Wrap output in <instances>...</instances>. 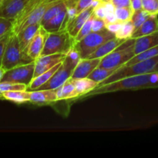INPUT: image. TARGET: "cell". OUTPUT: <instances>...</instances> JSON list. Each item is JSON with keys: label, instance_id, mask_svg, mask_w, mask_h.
I'll list each match as a JSON object with an SVG mask.
<instances>
[{"label": "cell", "instance_id": "cell-1", "mask_svg": "<svg viewBox=\"0 0 158 158\" xmlns=\"http://www.w3.org/2000/svg\"><path fill=\"white\" fill-rule=\"evenodd\" d=\"M151 73L133 76L116 80L112 83L102 86H97L85 96H92L96 94L112 93L121 90H135V89L156 88L151 80Z\"/></svg>", "mask_w": 158, "mask_h": 158}, {"label": "cell", "instance_id": "cell-2", "mask_svg": "<svg viewBox=\"0 0 158 158\" xmlns=\"http://www.w3.org/2000/svg\"><path fill=\"white\" fill-rule=\"evenodd\" d=\"M156 72H158V56L143 60V61L138 62L134 64L123 65L116 69L111 76L103 80L98 86L108 84V83H112L116 80L126 78V77Z\"/></svg>", "mask_w": 158, "mask_h": 158}, {"label": "cell", "instance_id": "cell-3", "mask_svg": "<svg viewBox=\"0 0 158 158\" xmlns=\"http://www.w3.org/2000/svg\"><path fill=\"white\" fill-rule=\"evenodd\" d=\"M135 39L125 40L114 51L101 59L98 67L117 69L125 65L135 56Z\"/></svg>", "mask_w": 158, "mask_h": 158}, {"label": "cell", "instance_id": "cell-4", "mask_svg": "<svg viewBox=\"0 0 158 158\" xmlns=\"http://www.w3.org/2000/svg\"><path fill=\"white\" fill-rule=\"evenodd\" d=\"M35 60H32L26 52L21 50L16 34L12 32L5 49L2 67L5 70H8L15 66L27 64Z\"/></svg>", "mask_w": 158, "mask_h": 158}, {"label": "cell", "instance_id": "cell-5", "mask_svg": "<svg viewBox=\"0 0 158 158\" xmlns=\"http://www.w3.org/2000/svg\"><path fill=\"white\" fill-rule=\"evenodd\" d=\"M74 45V38L67 29L50 32L46 38L41 56L51 54H67Z\"/></svg>", "mask_w": 158, "mask_h": 158}, {"label": "cell", "instance_id": "cell-6", "mask_svg": "<svg viewBox=\"0 0 158 158\" xmlns=\"http://www.w3.org/2000/svg\"><path fill=\"white\" fill-rule=\"evenodd\" d=\"M115 37L116 35L106 29L99 32H91L74 43V48L78 52L81 59H88L101 45Z\"/></svg>", "mask_w": 158, "mask_h": 158}, {"label": "cell", "instance_id": "cell-7", "mask_svg": "<svg viewBox=\"0 0 158 158\" xmlns=\"http://www.w3.org/2000/svg\"><path fill=\"white\" fill-rule=\"evenodd\" d=\"M35 61L6 70L1 81L23 83L29 86L33 79Z\"/></svg>", "mask_w": 158, "mask_h": 158}, {"label": "cell", "instance_id": "cell-8", "mask_svg": "<svg viewBox=\"0 0 158 158\" xmlns=\"http://www.w3.org/2000/svg\"><path fill=\"white\" fill-rule=\"evenodd\" d=\"M29 0H2L0 3V18L14 21Z\"/></svg>", "mask_w": 158, "mask_h": 158}, {"label": "cell", "instance_id": "cell-9", "mask_svg": "<svg viewBox=\"0 0 158 158\" xmlns=\"http://www.w3.org/2000/svg\"><path fill=\"white\" fill-rule=\"evenodd\" d=\"M65 56H66V54L62 53L40 56L39 58L35 60L33 78L40 75L43 73L49 70L56 65L62 63L64 60Z\"/></svg>", "mask_w": 158, "mask_h": 158}, {"label": "cell", "instance_id": "cell-10", "mask_svg": "<svg viewBox=\"0 0 158 158\" xmlns=\"http://www.w3.org/2000/svg\"><path fill=\"white\" fill-rule=\"evenodd\" d=\"M47 35L48 32L42 26H40V28L37 31L36 35H34L32 41L28 45L27 48L25 50V52L32 60H36L41 56L42 51H43Z\"/></svg>", "mask_w": 158, "mask_h": 158}, {"label": "cell", "instance_id": "cell-11", "mask_svg": "<svg viewBox=\"0 0 158 158\" xmlns=\"http://www.w3.org/2000/svg\"><path fill=\"white\" fill-rule=\"evenodd\" d=\"M99 0H95L90 7L87 8L86 9H85V10L81 12L79 14H77V16L70 23V25L67 28V30H68V32H69V34L74 39V37L78 33V32L81 29L83 25L85 23V22L92 15L94 8L99 4Z\"/></svg>", "mask_w": 158, "mask_h": 158}, {"label": "cell", "instance_id": "cell-12", "mask_svg": "<svg viewBox=\"0 0 158 158\" xmlns=\"http://www.w3.org/2000/svg\"><path fill=\"white\" fill-rule=\"evenodd\" d=\"M101 59H81L74 68L71 78L73 80L87 78L89 74L99 66Z\"/></svg>", "mask_w": 158, "mask_h": 158}, {"label": "cell", "instance_id": "cell-13", "mask_svg": "<svg viewBox=\"0 0 158 158\" xmlns=\"http://www.w3.org/2000/svg\"><path fill=\"white\" fill-rule=\"evenodd\" d=\"M158 30V14H150L146 21L135 30L131 38L136 39L139 37L149 35Z\"/></svg>", "mask_w": 158, "mask_h": 158}, {"label": "cell", "instance_id": "cell-14", "mask_svg": "<svg viewBox=\"0 0 158 158\" xmlns=\"http://www.w3.org/2000/svg\"><path fill=\"white\" fill-rule=\"evenodd\" d=\"M40 26H41L40 23H35V24H32L28 26H26V27L23 28V29H21V30L17 32V38L19 40L21 50L23 52H25V50L27 48L28 45L32 41L34 35H36V33L39 30Z\"/></svg>", "mask_w": 158, "mask_h": 158}, {"label": "cell", "instance_id": "cell-15", "mask_svg": "<svg viewBox=\"0 0 158 158\" xmlns=\"http://www.w3.org/2000/svg\"><path fill=\"white\" fill-rule=\"evenodd\" d=\"M156 46H158V30L149 35L135 39V55Z\"/></svg>", "mask_w": 158, "mask_h": 158}, {"label": "cell", "instance_id": "cell-16", "mask_svg": "<svg viewBox=\"0 0 158 158\" xmlns=\"http://www.w3.org/2000/svg\"><path fill=\"white\" fill-rule=\"evenodd\" d=\"M30 92L29 102L37 104H46L57 101V95L54 89H41L32 90Z\"/></svg>", "mask_w": 158, "mask_h": 158}, {"label": "cell", "instance_id": "cell-17", "mask_svg": "<svg viewBox=\"0 0 158 158\" xmlns=\"http://www.w3.org/2000/svg\"><path fill=\"white\" fill-rule=\"evenodd\" d=\"M125 40H121V39L115 37L108 40L103 44L101 45L92 54L89 56V59H102V57L105 56L110 52L114 51L119 46H120Z\"/></svg>", "mask_w": 158, "mask_h": 158}, {"label": "cell", "instance_id": "cell-18", "mask_svg": "<svg viewBox=\"0 0 158 158\" xmlns=\"http://www.w3.org/2000/svg\"><path fill=\"white\" fill-rule=\"evenodd\" d=\"M57 95V101L60 100H68L77 97L74 80L69 78L62 86L54 89Z\"/></svg>", "mask_w": 158, "mask_h": 158}, {"label": "cell", "instance_id": "cell-19", "mask_svg": "<svg viewBox=\"0 0 158 158\" xmlns=\"http://www.w3.org/2000/svg\"><path fill=\"white\" fill-rule=\"evenodd\" d=\"M67 13V7L60 11L58 14L53 17L51 19L42 25V27L48 32H55L60 30H64V23Z\"/></svg>", "mask_w": 158, "mask_h": 158}, {"label": "cell", "instance_id": "cell-20", "mask_svg": "<svg viewBox=\"0 0 158 158\" xmlns=\"http://www.w3.org/2000/svg\"><path fill=\"white\" fill-rule=\"evenodd\" d=\"M0 99L9 100L15 103H23L29 102L30 92L29 90L8 91L2 94Z\"/></svg>", "mask_w": 158, "mask_h": 158}, {"label": "cell", "instance_id": "cell-21", "mask_svg": "<svg viewBox=\"0 0 158 158\" xmlns=\"http://www.w3.org/2000/svg\"><path fill=\"white\" fill-rule=\"evenodd\" d=\"M60 65H61V63L56 65V66H54V67L51 68L50 69L43 73L42 74H40V75L37 76V77L33 79V80L31 81V83H29V86H28L27 90L29 91L35 90V89H37V88L41 86L42 85L44 84L45 83H46V82L51 78V77L54 75V73L58 69V68L60 67Z\"/></svg>", "mask_w": 158, "mask_h": 158}, {"label": "cell", "instance_id": "cell-22", "mask_svg": "<svg viewBox=\"0 0 158 158\" xmlns=\"http://www.w3.org/2000/svg\"><path fill=\"white\" fill-rule=\"evenodd\" d=\"M74 83L75 85L77 97L86 95L98 86V83L90 80L88 77L78 79V80H74Z\"/></svg>", "mask_w": 158, "mask_h": 158}, {"label": "cell", "instance_id": "cell-23", "mask_svg": "<svg viewBox=\"0 0 158 158\" xmlns=\"http://www.w3.org/2000/svg\"><path fill=\"white\" fill-rule=\"evenodd\" d=\"M116 69H105V68L97 67L89 74L88 78L93 81L98 83V85L102 83L103 80L108 78L109 76H111Z\"/></svg>", "mask_w": 158, "mask_h": 158}, {"label": "cell", "instance_id": "cell-24", "mask_svg": "<svg viewBox=\"0 0 158 158\" xmlns=\"http://www.w3.org/2000/svg\"><path fill=\"white\" fill-rule=\"evenodd\" d=\"M158 56V46H153V47L150 48L143 52H140L139 54L135 55L130 60H129L125 65H132L134 63H138V62L143 61V60H148V59L153 58V57Z\"/></svg>", "mask_w": 158, "mask_h": 158}, {"label": "cell", "instance_id": "cell-25", "mask_svg": "<svg viewBox=\"0 0 158 158\" xmlns=\"http://www.w3.org/2000/svg\"><path fill=\"white\" fill-rule=\"evenodd\" d=\"M134 32V26H133L131 20H129V21L122 23L121 28L115 35H116V37L121 39V40H128V39L131 38Z\"/></svg>", "mask_w": 158, "mask_h": 158}, {"label": "cell", "instance_id": "cell-26", "mask_svg": "<svg viewBox=\"0 0 158 158\" xmlns=\"http://www.w3.org/2000/svg\"><path fill=\"white\" fill-rule=\"evenodd\" d=\"M150 14L146 12L143 9H140L138 11H133V15L131 17V22L135 28V30L137 29L144 22L146 21Z\"/></svg>", "mask_w": 158, "mask_h": 158}, {"label": "cell", "instance_id": "cell-27", "mask_svg": "<svg viewBox=\"0 0 158 158\" xmlns=\"http://www.w3.org/2000/svg\"><path fill=\"white\" fill-rule=\"evenodd\" d=\"M133 10L131 7H121L115 9V15L118 21L126 22L131 19Z\"/></svg>", "mask_w": 158, "mask_h": 158}, {"label": "cell", "instance_id": "cell-28", "mask_svg": "<svg viewBox=\"0 0 158 158\" xmlns=\"http://www.w3.org/2000/svg\"><path fill=\"white\" fill-rule=\"evenodd\" d=\"M93 19H94V14H92V15L85 22V23L83 25V26H82L81 29H80L78 33H77V35L74 37V43L81 40L82 39L85 38L87 35H88L90 32H92V30H91V24H92Z\"/></svg>", "mask_w": 158, "mask_h": 158}, {"label": "cell", "instance_id": "cell-29", "mask_svg": "<svg viewBox=\"0 0 158 158\" xmlns=\"http://www.w3.org/2000/svg\"><path fill=\"white\" fill-rule=\"evenodd\" d=\"M13 29V21L7 19L0 18V40L11 33Z\"/></svg>", "mask_w": 158, "mask_h": 158}, {"label": "cell", "instance_id": "cell-30", "mask_svg": "<svg viewBox=\"0 0 158 158\" xmlns=\"http://www.w3.org/2000/svg\"><path fill=\"white\" fill-rule=\"evenodd\" d=\"M143 10L150 14H158V0H142Z\"/></svg>", "mask_w": 158, "mask_h": 158}, {"label": "cell", "instance_id": "cell-31", "mask_svg": "<svg viewBox=\"0 0 158 158\" xmlns=\"http://www.w3.org/2000/svg\"><path fill=\"white\" fill-rule=\"evenodd\" d=\"M105 20L102 19L97 18L94 15V19H93L92 24H91V30L92 32H99V31L103 30L105 29Z\"/></svg>", "mask_w": 158, "mask_h": 158}, {"label": "cell", "instance_id": "cell-32", "mask_svg": "<svg viewBox=\"0 0 158 158\" xmlns=\"http://www.w3.org/2000/svg\"><path fill=\"white\" fill-rule=\"evenodd\" d=\"M94 1L95 0H77L76 9H77V14H79L81 12L86 9L87 8L90 7Z\"/></svg>", "mask_w": 158, "mask_h": 158}, {"label": "cell", "instance_id": "cell-33", "mask_svg": "<svg viewBox=\"0 0 158 158\" xmlns=\"http://www.w3.org/2000/svg\"><path fill=\"white\" fill-rule=\"evenodd\" d=\"M122 23H123V22H120L117 20V21L113 22V23H106V25H105V29H106L107 30L109 31V32L116 34V32L119 30L121 26H122Z\"/></svg>", "mask_w": 158, "mask_h": 158}, {"label": "cell", "instance_id": "cell-34", "mask_svg": "<svg viewBox=\"0 0 158 158\" xmlns=\"http://www.w3.org/2000/svg\"><path fill=\"white\" fill-rule=\"evenodd\" d=\"M12 32H11V33H12ZM11 33L8 34V35H6V36H4L3 38H2L1 40H0V66H2V58H3V55H4L5 49H6L8 40H9V35H10Z\"/></svg>", "mask_w": 158, "mask_h": 158}, {"label": "cell", "instance_id": "cell-35", "mask_svg": "<svg viewBox=\"0 0 158 158\" xmlns=\"http://www.w3.org/2000/svg\"><path fill=\"white\" fill-rule=\"evenodd\" d=\"M109 2L114 6L115 8L121 7H131L130 6V0H105Z\"/></svg>", "mask_w": 158, "mask_h": 158}, {"label": "cell", "instance_id": "cell-36", "mask_svg": "<svg viewBox=\"0 0 158 158\" xmlns=\"http://www.w3.org/2000/svg\"><path fill=\"white\" fill-rule=\"evenodd\" d=\"M130 6L133 11H138L143 9L142 0H130Z\"/></svg>", "mask_w": 158, "mask_h": 158}, {"label": "cell", "instance_id": "cell-37", "mask_svg": "<svg viewBox=\"0 0 158 158\" xmlns=\"http://www.w3.org/2000/svg\"><path fill=\"white\" fill-rule=\"evenodd\" d=\"M5 72H6V70L2 67V66H0V82H1L2 79V77L3 75H4Z\"/></svg>", "mask_w": 158, "mask_h": 158}, {"label": "cell", "instance_id": "cell-38", "mask_svg": "<svg viewBox=\"0 0 158 158\" xmlns=\"http://www.w3.org/2000/svg\"><path fill=\"white\" fill-rule=\"evenodd\" d=\"M2 0H0V3H1V2H2Z\"/></svg>", "mask_w": 158, "mask_h": 158}]
</instances>
